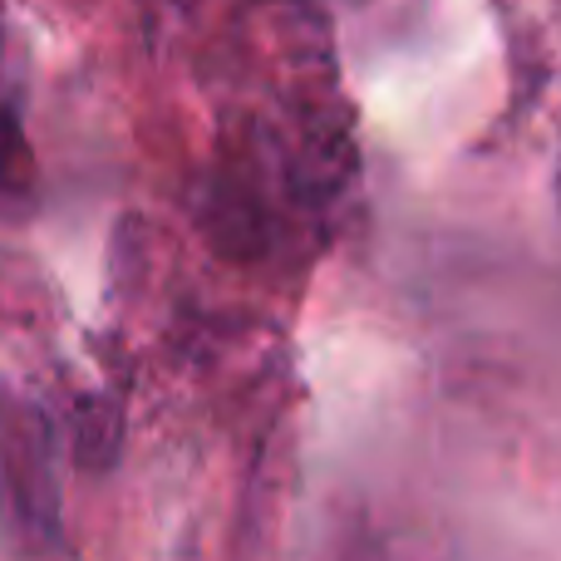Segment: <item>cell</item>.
Returning <instances> with one entry per match:
<instances>
[{"instance_id": "7a4b0ae2", "label": "cell", "mask_w": 561, "mask_h": 561, "mask_svg": "<svg viewBox=\"0 0 561 561\" xmlns=\"http://www.w3.org/2000/svg\"><path fill=\"white\" fill-rule=\"evenodd\" d=\"M30 144L20 134V104L0 75V207L30 203Z\"/></svg>"}, {"instance_id": "6da1fadb", "label": "cell", "mask_w": 561, "mask_h": 561, "mask_svg": "<svg viewBox=\"0 0 561 561\" xmlns=\"http://www.w3.org/2000/svg\"><path fill=\"white\" fill-rule=\"evenodd\" d=\"M0 527L25 552H59L55 438L35 404L0 385Z\"/></svg>"}]
</instances>
